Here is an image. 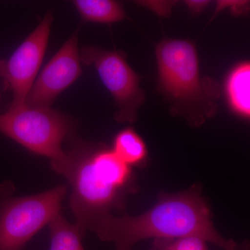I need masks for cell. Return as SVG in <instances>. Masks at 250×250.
Returning <instances> with one entry per match:
<instances>
[{"instance_id": "cell-1", "label": "cell", "mask_w": 250, "mask_h": 250, "mask_svg": "<svg viewBox=\"0 0 250 250\" xmlns=\"http://www.w3.org/2000/svg\"><path fill=\"white\" fill-rule=\"evenodd\" d=\"M212 218L202 188L195 184L184 191L161 192L155 205L143 214L110 213L93 220L86 230L101 241L113 243L116 250H132L136 243L149 238L161 241L187 236L201 237L225 250L235 249L236 242L222 236Z\"/></svg>"}, {"instance_id": "cell-2", "label": "cell", "mask_w": 250, "mask_h": 250, "mask_svg": "<svg viewBox=\"0 0 250 250\" xmlns=\"http://www.w3.org/2000/svg\"><path fill=\"white\" fill-rule=\"evenodd\" d=\"M66 161L60 174L72 188L70 207L76 225L85 236L88 224L95 219L123 212L126 199L137 191L132 167L117 157L104 143L70 140Z\"/></svg>"}, {"instance_id": "cell-3", "label": "cell", "mask_w": 250, "mask_h": 250, "mask_svg": "<svg viewBox=\"0 0 250 250\" xmlns=\"http://www.w3.org/2000/svg\"><path fill=\"white\" fill-rule=\"evenodd\" d=\"M156 56L159 90L170 104V113L194 127L214 116L218 87L201 77L195 45L166 39L156 46Z\"/></svg>"}, {"instance_id": "cell-4", "label": "cell", "mask_w": 250, "mask_h": 250, "mask_svg": "<svg viewBox=\"0 0 250 250\" xmlns=\"http://www.w3.org/2000/svg\"><path fill=\"white\" fill-rule=\"evenodd\" d=\"M74 122L50 108L9 107L0 114V132L31 152L48 158L59 174L66 161L62 143L73 136Z\"/></svg>"}, {"instance_id": "cell-5", "label": "cell", "mask_w": 250, "mask_h": 250, "mask_svg": "<svg viewBox=\"0 0 250 250\" xmlns=\"http://www.w3.org/2000/svg\"><path fill=\"white\" fill-rule=\"evenodd\" d=\"M66 194L63 186L0 202V250H21L60 213Z\"/></svg>"}, {"instance_id": "cell-6", "label": "cell", "mask_w": 250, "mask_h": 250, "mask_svg": "<svg viewBox=\"0 0 250 250\" xmlns=\"http://www.w3.org/2000/svg\"><path fill=\"white\" fill-rule=\"evenodd\" d=\"M80 54L81 62L95 67L114 99L115 120L118 123H134L146 97L140 86L141 77L130 67L124 52L88 45L81 49Z\"/></svg>"}, {"instance_id": "cell-7", "label": "cell", "mask_w": 250, "mask_h": 250, "mask_svg": "<svg viewBox=\"0 0 250 250\" xmlns=\"http://www.w3.org/2000/svg\"><path fill=\"white\" fill-rule=\"evenodd\" d=\"M53 15L48 11L37 27L16 49L5 65L4 86L11 90L13 100L10 107L25 105L43 61L48 44Z\"/></svg>"}, {"instance_id": "cell-8", "label": "cell", "mask_w": 250, "mask_h": 250, "mask_svg": "<svg viewBox=\"0 0 250 250\" xmlns=\"http://www.w3.org/2000/svg\"><path fill=\"white\" fill-rule=\"evenodd\" d=\"M78 34L79 30L75 31L42 69L26 98L27 106L50 108L57 97L81 76Z\"/></svg>"}, {"instance_id": "cell-9", "label": "cell", "mask_w": 250, "mask_h": 250, "mask_svg": "<svg viewBox=\"0 0 250 250\" xmlns=\"http://www.w3.org/2000/svg\"><path fill=\"white\" fill-rule=\"evenodd\" d=\"M250 64L243 62L230 72L226 82V93L230 106L243 118L250 116Z\"/></svg>"}, {"instance_id": "cell-10", "label": "cell", "mask_w": 250, "mask_h": 250, "mask_svg": "<svg viewBox=\"0 0 250 250\" xmlns=\"http://www.w3.org/2000/svg\"><path fill=\"white\" fill-rule=\"evenodd\" d=\"M111 149L118 159L130 167H142L147 162V146L132 128H126L117 134Z\"/></svg>"}, {"instance_id": "cell-11", "label": "cell", "mask_w": 250, "mask_h": 250, "mask_svg": "<svg viewBox=\"0 0 250 250\" xmlns=\"http://www.w3.org/2000/svg\"><path fill=\"white\" fill-rule=\"evenodd\" d=\"M81 18L86 22L110 24L126 18L121 3L112 0H75L73 1Z\"/></svg>"}, {"instance_id": "cell-12", "label": "cell", "mask_w": 250, "mask_h": 250, "mask_svg": "<svg viewBox=\"0 0 250 250\" xmlns=\"http://www.w3.org/2000/svg\"><path fill=\"white\" fill-rule=\"evenodd\" d=\"M49 225V250H84L82 246L83 238L80 229L68 223L60 213L54 217Z\"/></svg>"}, {"instance_id": "cell-13", "label": "cell", "mask_w": 250, "mask_h": 250, "mask_svg": "<svg viewBox=\"0 0 250 250\" xmlns=\"http://www.w3.org/2000/svg\"><path fill=\"white\" fill-rule=\"evenodd\" d=\"M201 237L187 236L172 240L154 241L152 250H208Z\"/></svg>"}, {"instance_id": "cell-14", "label": "cell", "mask_w": 250, "mask_h": 250, "mask_svg": "<svg viewBox=\"0 0 250 250\" xmlns=\"http://www.w3.org/2000/svg\"><path fill=\"white\" fill-rule=\"evenodd\" d=\"M189 9L195 13L200 12L208 4L207 1H186Z\"/></svg>"}, {"instance_id": "cell-15", "label": "cell", "mask_w": 250, "mask_h": 250, "mask_svg": "<svg viewBox=\"0 0 250 250\" xmlns=\"http://www.w3.org/2000/svg\"><path fill=\"white\" fill-rule=\"evenodd\" d=\"M5 65H6V60L0 59V77L2 79L4 77Z\"/></svg>"}, {"instance_id": "cell-16", "label": "cell", "mask_w": 250, "mask_h": 250, "mask_svg": "<svg viewBox=\"0 0 250 250\" xmlns=\"http://www.w3.org/2000/svg\"><path fill=\"white\" fill-rule=\"evenodd\" d=\"M233 250H250L249 243L246 242V243H243V244L241 245V246H237L236 248Z\"/></svg>"}]
</instances>
